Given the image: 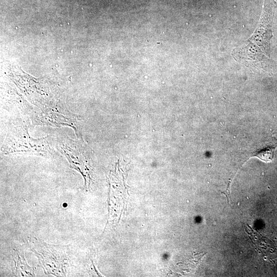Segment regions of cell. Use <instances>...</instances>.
I'll return each mask as SVG.
<instances>
[{
	"label": "cell",
	"mask_w": 277,
	"mask_h": 277,
	"mask_svg": "<svg viewBox=\"0 0 277 277\" xmlns=\"http://www.w3.org/2000/svg\"><path fill=\"white\" fill-rule=\"evenodd\" d=\"M276 6L274 0H264L261 17L254 32L245 43L232 52L236 61L253 67H263L267 64L269 57L272 20Z\"/></svg>",
	"instance_id": "6da1fadb"
},
{
	"label": "cell",
	"mask_w": 277,
	"mask_h": 277,
	"mask_svg": "<svg viewBox=\"0 0 277 277\" xmlns=\"http://www.w3.org/2000/svg\"><path fill=\"white\" fill-rule=\"evenodd\" d=\"M275 147L267 148L260 152H257L254 156H256L261 160L266 162H269L272 161L273 157L274 150Z\"/></svg>",
	"instance_id": "7a4b0ae2"
}]
</instances>
